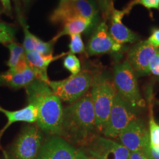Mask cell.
Returning a JSON list of instances; mask_svg holds the SVG:
<instances>
[{
    "instance_id": "obj_34",
    "label": "cell",
    "mask_w": 159,
    "mask_h": 159,
    "mask_svg": "<svg viewBox=\"0 0 159 159\" xmlns=\"http://www.w3.org/2000/svg\"><path fill=\"white\" fill-rule=\"evenodd\" d=\"M1 13H2V11H0V14H1Z\"/></svg>"
},
{
    "instance_id": "obj_16",
    "label": "cell",
    "mask_w": 159,
    "mask_h": 159,
    "mask_svg": "<svg viewBox=\"0 0 159 159\" xmlns=\"http://www.w3.org/2000/svg\"><path fill=\"white\" fill-rule=\"evenodd\" d=\"M66 54H67V52L53 56L52 54L43 55L36 51H30L26 52V59L29 66L36 73L38 80L49 83V80L47 75V68L52 61L63 57Z\"/></svg>"
},
{
    "instance_id": "obj_25",
    "label": "cell",
    "mask_w": 159,
    "mask_h": 159,
    "mask_svg": "<svg viewBox=\"0 0 159 159\" xmlns=\"http://www.w3.org/2000/svg\"><path fill=\"white\" fill-rule=\"evenodd\" d=\"M69 53H71V54H78L85 51V46L80 34L70 35V42H69Z\"/></svg>"
},
{
    "instance_id": "obj_33",
    "label": "cell",
    "mask_w": 159,
    "mask_h": 159,
    "mask_svg": "<svg viewBox=\"0 0 159 159\" xmlns=\"http://www.w3.org/2000/svg\"><path fill=\"white\" fill-rule=\"evenodd\" d=\"M93 159H98V158H93Z\"/></svg>"
},
{
    "instance_id": "obj_27",
    "label": "cell",
    "mask_w": 159,
    "mask_h": 159,
    "mask_svg": "<svg viewBox=\"0 0 159 159\" xmlns=\"http://www.w3.org/2000/svg\"><path fill=\"white\" fill-rule=\"evenodd\" d=\"M146 41L154 47L159 49V28L152 29L150 36Z\"/></svg>"
},
{
    "instance_id": "obj_29",
    "label": "cell",
    "mask_w": 159,
    "mask_h": 159,
    "mask_svg": "<svg viewBox=\"0 0 159 159\" xmlns=\"http://www.w3.org/2000/svg\"><path fill=\"white\" fill-rule=\"evenodd\" d=\"M129 159H151V158L144 149V150L130 152Z\"/></svg>"
},
{
    "instance_id": "obj_26",
    "label": "cell",
    "mask_w": 159,
    "mask_h": 159,
    "mask_svg": "<svg viewBox=\"0 0 159 159\" xmlns=\"http://www.w3.org/2000/svg\"><path fill=\"white\" fill-rule=\"evenodd\" d=\"M150 72L159 76V49L150 62Z\"/></svg>"
},
{
    "instance_id": "obj_12",
    "label": "cell",
    "mask_w": 159,
    "mask_h": 159,
    "mask_svg": "<svg viewBox=\"0 0 159 159\" xmlns=\"http://www.w3.org/2000/svg\"><path fill=\"white\" fill-rule=\"evenodd\" d=\"M158 49L147 41H139L129 50L127 61L135 72L140 75H148L150 62Z\"/></svg>"
},
{
    "instance_id": "obj_1",
    "label": "cell",
    "mask_w": 159,
    "mask_h": 159,
    "mask_svg": "<svg viewBox=\"0 0 159 159\" xmlns=\"http://www.w3.org/2000/svg\"><path fill=\"white\" fill-rule=\"evenodd\" d=\"M95 114L91 92H88L63 109L61 136L67 142L88 146L96 138Z\"/></svg>"
},
{
    "instance_id": "obj_17",
    "label": "cell",
    "mask_w": 159,
    "mask_h": 159,
    "mask_svg": "<svg viewBox=\"0 0 159 159\" xmlns=\"http://www.w3.org/2000/svg\"><path fill=\"white\" fill-rule=\"evenodd\" d=\"M19 22L22 27L24 31L23 47L25 52L30 51H36L43 55L52 54L53 47L55 41L51 40L49 42H45L33 35L29 30L28 26L26 24L25 19L21 16H19Z\"/></svg>"
},
{
    "instance_id": "obj_20",
    "label": "cell",
    "mask_w": 159,
    "mask_h": 159,
    "mask_svg": "<svg viewBox=\"0 0 159 159\" xmlns=\"http://www.w3.org/2000/svg\"><path fill=\"white\" fill-rule=\"evenodd\" d=\"M6 47L10 52L9 59L7 62L9 68L8 71H21L28 66V63L26 59V52L23 46L13 41L7 43Z\"/></svg>"
},
{
    "instance_id": "obj_5",
    "label": "cell",
    "mask_w": 159,
    "mask_h": 159,
    "mask_svg": "<svg viewBox=\"0 0 159 159\" xmlns=\"http://www.w3.org/2000/svg\"><path fill=\"white\" fill-rule=\"evenodd\" d=\"M93 79L92 72L85 69L62 80H49L48 85L60 99L72 103L88 92Z\"/></svg>"
},
{
    "instance_id": "obj_7",
    "label": "cell",
    "mask_w": 159,
    "mask_h": 159,
    "mask_svg": "<svg viewBox=\"0 0 159 159\" xmlns=\"http://www.w3.org/2000/svg\"><path fill=\"white\" fill-rule=\"evenodd\" d=\"M136 113V111L117 93L102 132L104 136L108 138H117L130 122L137 118Z\"/></svg>"
},
{
    "instance_id": "obj_32",
    "label": "cell",
    "mask_w": 159,
    "mask_h": 159,
    "mask_svg": "<svg viewBox=\"0 0 159 159\" xmlns=\"http://www.w3.org/2000/svg\"><path fill=\"white\" fill-rule=\"evenodd\" d=\"M63 1H64V0H60V2H63Z\"/></svg>"
},
{
    "instance_id": "obj_21",
    "label": "cell",
    "mask_w": 159,
    "mask_h": 159,
    "mask_svg": "<svg viewBox=\"0 0 159 159\" xmlns=\"http://www.w3.org/2000/svg\"><path fill=\"white\" fill-rule=\"evenodd\" d=\"M63 64L64 68L70 71L71 75H76L81 71L80 60L74 54L68 52V55L63 59Z\"/></svg>"
},
{
    "instance_id": "obj_6",
    "label": "cell",
    "mask_w": 159,
    "mask_h": 159,
    "mask_svg": "<svg viewBox=\"0 0 159 159\" xmlns=\"http://www.w3.org/2000/svg\"><path fill=\"white\" fill-rule=\"evenodd\" d=\"M98 7L94 0H64L60 2L49 19L52 23L63 24L75 18H87L97 21Z\"/></svg>"
},
{
    "instance_id": "obj_11",
    "label": "cell",
    "mask_w": 159,
    "mask_h": 159,
    "mask_svg": "<svg viewBox=\"0 0 159 159\" xmlns=\"http://www.w3.org/2000/svg\"><path fill=\"white\" fill-rule=\"evenodd\" d=\"M118 137L130 152L144 150L150 145L148 128L142 119L137 118L130 122Z\"/></svg>"
},
{
    "instance_id": "obj_15",
    "label": "cell",
    "mask_w": 159,
    "mask_h": 159,
    "mask_svg": "<svg viewBox=\"0 0 159 159\" xmlns=\"http://www.w3.org/2000/svg\"><path fill=\"white\" fill-rule=\"evenodd\" d=\"M37 79L36 73L28 66L21 71L7 70L5 72L0 73V86H7L14 89L26 88Z\"/></svg>"
},
{
    "instance_id": "obj_31",
    "label": "cell",
    "mask_w": 159,
    "mask_h": 159,
    "mask_svg": "<svg viewBox=\"0 0 159 159\" xmlns=\"http://www.w3.org/2000/svg\"><path fill=\"white\" fill-rule=\"evenodd\" d=\"M2 2V4L3 8L6 12H11V0H0Z\"/></svg>"
},
{
    "instance_id": "obj_3",
    "label": "cell",
    "mask_w": 159,
    "mask_h": 159,
    "mask_svg": "<svg viewBox=\"0 0 159 159\" xmlns=\"http://www.w3.org/2000/svg\"><path fill=\"white\" fill-rule=\"evenodd\" d=\"M94 106L96 126L98 131L103 132L106 126L111 107L117 94L114 82L108 77L99 75L94 77L91 90Z\"/></svg>"
},
{
    "instance_id": "obj_18",
    "label": "cell",
    "mask_w": 159,
    "mask_h": 159,
    "mask_svg": "<svg viewBox=\"0 0 159 159\" xmlns=\"http://www.w3.org/2000/svg\"><path fill=\"white\" fill-rule=\"evenodd\" d=\"M0 112L5 115L7 119V124L0 130V138L5 131L13 123L17 122H25L33 123L37 121L38 110L34 105L29 103L25 108L17 111H8L0 106Z\"/></svg>"
},
{
    "instance_id": "obj_24",
    "label": "cell",
    "mask_w": 159,
    "mask_h": 159,
    "mask_svg": "<svg viewBox=\"0 0 159 159\" xmlns=\"http://www.w3.org/2000/svg\"><path fill=\"white\" fill-rule=\"evenodd\" d=\"M150 132H149V139L151 147L159 146V125L156 122L152 113L149 122Z\"/></svg>"
},
{
    "instance_id": "obj_14",
    "label": "cell",
    "mask_w": 159,
    "mask_h": 159,
    "mask_svg": "<svg viewBox=\"0 0 159 159\" xmlns=\"http://www.w3.org/2000/svg\"><path fill=\"white\" fill-rule=\"evenodd\" d=\"M136 3L137 0H135L132 5L128 6L124 10L119 11V10L114 9L109 19L111 20L109 33L111 37L120 44L133 43L139 40V35L134 31L130 30L122 23V18L130 11L132 6Z\"/></svg>"
},
{
    "instance_id": "obj_2",
    "label": "cell",
    "mask_w": 159,
    "mask_h": 159,
    "mask_svg": "<svg viewBox=\"0 0 159 159\" xmlns=\"http://www.w3.org/2000/svg\"><path fill=\"white\" fill-rule=\"evenodd\" d=\"M28 103L38 110V126L50 136H61L63 108L61 99L48 83L35 80L25 88Z\"/></svg>"
},
{
    "instance_id": "obj_30",
    "label": "cell",
    "mask_w": 159,
    "mask_h": 159,
    "mask_svg": "<svg viewBox=\"0 0 159 159\" xmlns=\"http://www.w3.org/2000/svg\"><path fill=\"white\" fill-rule=\"evenodd\" d=\"M145 150L151 159H159V146L151 147L149 145Z\"/></svg>"
},
{
    "instance_id": "obj_4",
    "label": "cell",
    "mask_w": 159,
    "mask_h": 159,
    "mask_svg": "<svg viewBox=\"0 0 159 159\" xmlns=\"http://www.w3.org/2000/svg\"><path fill=\"white\" fill-rule=\"evenodd\" d=\"M135 73L128 61L117 64L114 68V84L117 93L137 111L144 106V102Z\"/></svg>"
},
{
    "instance_id": "obj_9",
    "label": "cell",
    "mask_w": 159,
    "mask_h": 159,
    "mask_svg": "<svg viewBox=\"0 0 159 159\" xmlns=\"http://www.w3.org/2000/svg\"><path fill=\"white\" fill-rule=\"evenodd\" d=\"M35 159H89L84 152L75 148L66 139L52 136L41 145Z\"/></svg>"
},
{
    "instance_id": "obj_8",
    "label": "cell",
    "mask_w": 159,
    "mask_h": 159,
    "mask_svg": "<svg viewBox=\"0 0 159 159\" xmlns=\"http://www.w3.org/2000/svg\"><path fill=\"white\" fill-rule=\"evenodd\" d=\"M42 145V135L37 127L23 129L12 146L7 159H35Z\"/></svg>"
},
{
    "instance_id": "obj_10",
    "label": "cell",
    "mask_w": 159,
    "mask_h": 159,
    "mask_svg": "<svg viewBox=\"0 0 159 159\" xmlns=\"http://www.w3.org/2000/svg\"><path fill=\"white\" fill-rule=\"evenodd\" d=\"M122 49V44L117 43L111 37L106 21H102L91 35L86 47V53L89 56H93L120 52Z\"/></svg>"
},
{
    "instance_id": "obj_13",
    "label": "cell",
    "mask_w": 159,
    "mask_h": 159,
    "mask_svg": "<svg viewBox=\"0 0 159 159\" xmlns=\"http://www.w3.org/2000/svg\"><path fill=\"white\" fill-rule=\"evenodd\" d=\"M89 154L98 159H129L130 152L122 144L104 137H96L91 143Z\"/></svg>"
},
{
    "instance_id": "obj_28",
    "label": "cell",
    "mask_w": 159,
    "mask_h": 159,
    "mask_svg": "<svg viewBox=\"0 0 159 159\" xmlns=\"http://www.w3.org/2000/svg\"><path fill=\"white\" fill-rule=\"evenodd\" d=\"M147 9H156L159 11V0H137V3Z\"/></svg>"
},
{
    "instance_id": "obj_22",
    "label": "cell",
    "mask_w": 159,
    "mask_h": 159,
    "mask_svg": "<svg viewBox=\"0 0 159 159\" xmlns=\"http://www.w3.org/2000/svg\"><path fill=\"white\" fill-rule=\"evenodd\" d=\"M97 7L101 12L103 21H106L110 19L111 13L114 11V0H94Z\"/></svg>"
},
{
    "instance_id": "obj_23",
    "label": "cell",
    "mask_w": 159,
    "mask_h": 159,
    "mask_svg": "<svg viewBox=\"0 0 159 159\" xmlns=\"http://www.w3.org/2000/svg\"><path fill=\"white\" fill-rule=\"evenodd\" d=\"M16 30L7 24L0 23V43L13 42L15 39Z\"/></svg>"
},
{
    "instance_id": "obj_19",
    "label": "cell",
    "mask_w": 159,
    "mask_h": 159,
    "mask_svg": "<svg viewBox=\"0 0 159 159\" xmlns=\"http://www.w3.org/2000/svg\"><path fill=\"white\" fill-rule=\"evenodd\" d=\"M96 23L94 20L87 18H75L68 20L63 24L62 30L52 40L55 42L57 39L63 35L81 34L83 32H85L94 27Z\"/></svg>"
}]
</instances>
